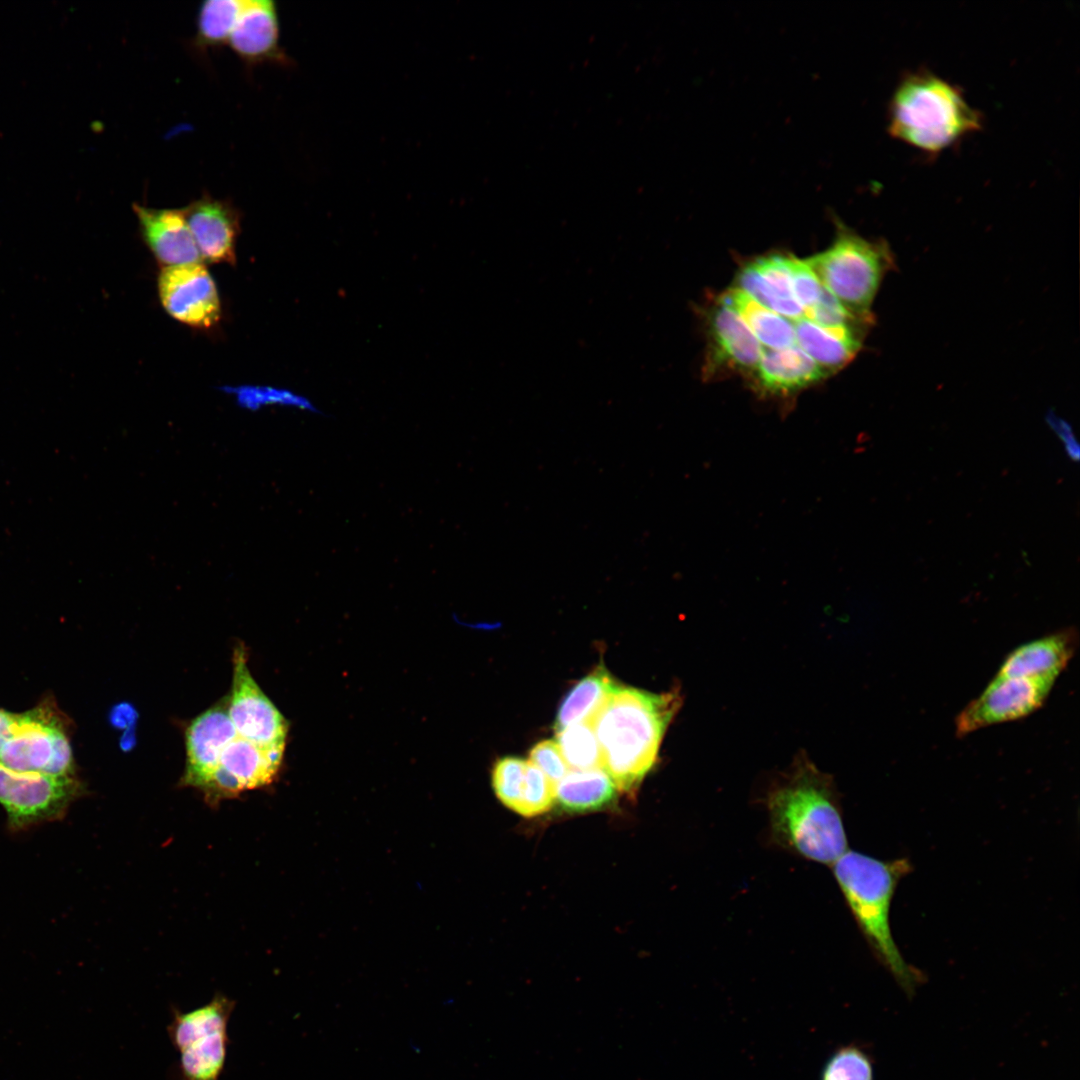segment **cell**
<instances>
[{
	"instance_id": "6da1fadb",
	"label": "cell",
	"mask_w": 1080,
	"mask_h": 1080,
	"mask_svg": "<svg viewBox=\"0 0 1080 1080\" xmlns=\"http://www.w3.org/2000/svg\"><path fill=\"white\" fill-rule=\"evenodd\" d=\"M680 705L677 691L652 693L617 683L586 721L599 744L601 768L619 791L633 793L652 769Z\"/></svg>"
},
{
	"instance_id": "7a4b0ae2",
	"label": "cell",
	"mask_w": 1080,
	"mask_h": 1080,
	"mask_svg": "<svg viewBox=\"0 0 1080 1080\" xmlns=\"http://www.w3.org/2000/svg\"><path fill=\"white\" fill-rule=\"evenodd\" d=\"M770 839L813 862L832 865L847 851V837L832 778L800 759L767 795Z\"/></svg>"
},
{
	"instance_id": "8fae6325",
	"label": "cell",
	"mask_w": 1080,
	"mask_h": 1080,
	"mask_svg": "<svg viewBox=\"0 0 1080 1080\" xmlns=\"http://www.w3.org/2000/svg\"><path fill=\"white\" fill-rule=\"evenodd\" d=\"M283 753L263 750L236 735L224 748L217 770L202 792L209 803L270 784L280 768Z\"/></svg>"
},
{
	"instance_id": "4dcf8cb0",
	"label": "cell",
	"mask_w": 1080,
	"mask_h": 1080,
	"mask_svg": "<svg viewBox=\"0 0 1080 1080\" xmlns=\"http://www.w3.org/2000/svg\"><path fill=\"white\" fill-rule=\"evenodd\" d=\"M555 800V784L531 761L526 762L525 784L516 813L532 817L548 811Z\"/></svg>"
},
{
	"instance_id": "e0dca14e",
	"label": "cell",
	"mask_w": 1080,
	"mask_h": 1080,
	"mask_svg": "<svg viewBox=\"0 0 1080 1080\" xmlns=\"http://www.w3.org/2000/svg\"><path fill=\"white\" fill-rule=\"evenodd\" d=\"M140 232L164 267L200 263L201 255L181 209H156L134 203Z\"/></svg>"
},
{
	"instance_id": "d6986e66",
	"label": "cell",
	"mask_w": 1080,
	"mask_h": 1080,
	"mask_svg": "<svg viewBox=\"0 0 1080 1080\" xmlns=\"http://www.w3.org/2000/svg\"><path fill=\"white\" fill-rule=\"evenodd\" d=\"M754 374L761 392L778 396L792 395L826 376L796 344L784 349H762Z\"/></svg>"
},
{
	"instance_id": "8992f818",
	"label": "cell",
	"mask_w": 1080,
	"mask_h": 1080,
	"mask_svg": "<svg viewBox=\"0 0 1080 1080\" xmlns=\"http://www.w3.org/2000/svg\"><path fill=\"white\" fill-rule=\"evenodd\" d=\"M70 732V719L52 695L45 696L32 709L14 713L0 763L17 771L74 776Z\"/></svg>"
},
{
	"instance_id": "7c38bea8",
	"label": "cell",
	"mask_w": 1080,
	"mask_h": 1080,
	"mask_svg": "<svg viewBox=\"0 0 1080 1080\" xmlns=\"http://www.w3.org/2000/svg\"><path fill=\"white\" fill-rule=\"evenodd\" d=\"M226 698L195 718L185 732L186 766L182 784L200 789L217 770L226 745L237 735Z\"/></svg>"
},
{
	"instance_id": "52a82bcc",
	"label": "cell",
	"mask_w": 1080,
	"mask_h": 1080,
	"mask_svg": "<svg viewBox=\"0 0 1080 1080\" xmlns=\"http://www.w3.org/2000/svg\"><path fill=\"white\" fill-rule=\"evenodd\" d=\"M83 793L76 775L17 771L0 763V804L11 831L62 819Z\"/></svg>"
},
{
	"instance_id": "3957f363",
	"label": "cell",
	"mask_w": 1080,
	"mask_h": 1080,
	"mask_svg": "<svg viewBox=\"0 0 1080 1080\" xmlns=\"http://www.w3.org/2000/svg\"><path fill=\"white\" fill-rule=\"evenodd\" d=\"M887 112L889 135L931 156L983 127L982 114L961 89L928 69L902 76Z\"/></svg>"
},
{
	"instance_id": "44dd1931",
	"label": "cell",
	"mask_w": 1080,
	"mask_h": 1080,
	"mask_svg": "<svg viewBox=\"0 0 1080 1080\" xmlns=\"http://www.w3.org/2000/svg\"><path fill=\"white\" fill-rule=\"evenodd\" d=\"M720 302L735 311L758 341L770 349H784L796 344L794 325L757 303L739 288L727 290Z\"/></svg>"
},
{
	"instance_id": "30bf717a",
	"label": "cell",
	"mask_w": 1080,
	"mask_h": 1080,
	"mask_svg": "<svg viewBox=\"0 0 1080 1080\" xmlns=\"http://www.w3.org/2000/svg\"><path fill=\"white\" fill-rule=\"evenodd\" d=\"M158 291L166 312L194 328H209L221 316L216 284L202 263L163 267Z\"/></svg>"
},
{
	"instance_id": "5bb4252c",
	"label": "cell",
	"mask_w": 1080,
	"mask_h": 1080,
	"mask_svg": "<svg viewBox=\"0 0 1080 1080\" xmlns=\"http://www.w3.org/2000/svg\"><path fill=\"white\" fill-rule=\"evenodd\" d=\"M1079 646V632L1067 626L1013 649L995 675L1003 677L1058 679Z\"/></svg>"
},
{
	"instance_id": "484cf974",
	"label": "cell",
	"mask_w": 1080,
	"mask_h": 1080,
	"mask_svg": "<svg viewBox=\"0 0 1080 1080\" xmlns=\"http://www.w3.org/2000/svg\"><path fill=\"white\" fill-rule=\"evenodd\" d=\"M244 0H207L197 15L195 44L211 48L227 43L243 8Z\"/></svg>"
},
{
	"instance_id": "d4e9b609",
	"label": "cell",
	"mask_w": 1080,
	"mask_h": 1080,
	"mask_svg": "<svg viewBox=\"0 0 1080 1080\" xmlns=\"http://www.w3.org/2000/svg\"><path fill=\"white\" fill-rule=\"evenodd\" d=\"M235 1002L217 994L213 999L194 1010L182 1012L174 1009L167 1026L169 1039L178 1051L193 1039L212 1032L227 1030Z\"/></svg>"
},
{
	"instance_id": "277c9868",
	"label": "cell",
	"mask_w": 1080,
	"mask_h": 1080,
	"mask_svg": "<svg viewBox=\"0 0 1080 1080\" xmlns=\"http://www.w3.org/2000/svg\"><path fill=\"white\" fill-rule=\"evenodd\" d=\"M846 904L872 951L907 994L921 982V973L901 954L890 926V907L896 887L910 871L906 859L879 860L847 850L832 864Z\"/></svg>"
},
{
	"instance_id": "ba28073f",
	"label": "cell",
	"mask_w": 1080,
	"mask_h": 1080,
	"mask_svg": "<svg viewBox=\"0 0 1080 1080\" xmlns=\"http://www.w3.org/2000/svg\"><path fill=\"white\" fill-rule=\"evenodd\" d=\"M1057 680L995 675L957 714L955 735L963 738L983 728L1030 716L1045 704Z\"/></svg>"
},
{
	"instance_id": "5b68a950",
	"label": "cell",
	"mask_w": 1080,
	"mask_h": 1080,
	"mask_svg": "<svg viewBox=\"0 0 1080 1080\" xmlns=\"http://www.w3.org/2000/svg\"><path fill=\"white\" fill-rule=\"evenodd\" d=\"M805 261L851 315L872 324L873 300L884 276L896 264L885 240L865 239L839 223L832 245Z\"/></svg>"
},
{
	"instance_id": "e575fe53",
	"label": "cell",
	"mask_w": 1080,
	"mask_h": 1080,
	"mask_svg": "<svg viewBox=\"0 0 1080 1080\" xmlns=\"http://www.w3.org/2000/svg\"><path fill=\"white\" fill-rule=\"evenodd\" d=\"M14 713L0 708V750L5 742Z\"/></svg>"
},
{
	"instance_id": "4fadbf2b",
	"label": "cell",
	"mask_w": 1080,
	"mask_h": 1080,
	"mask_svg": "<svg viewBox=\"0 0 1080 1080\" xmlns=\"http://www.w3.org/2000/svg\"><path fill=\"white\" fill-rule=\"evenodd\" d=\"M181 210L201 258L235 264L240 214L232 203L204 194Z\"/></svg>"
},
{
	"instance_id": "4316f807",
	"label": "cell",
	"mask_w": 1080,
	"mask_h": 1080,
	"mask_svg": "<svg viewBox=\"0 0 1080 1080\" xmlns=\"http://www.w3.org/2000/svg\"><path fill=\"white\" fill-rule=\"evenodd\" d=\"M557 733V745L569 768L589 770L601 768L600 748L588 722H579Z\"/></svg>"
},
{
	"instance_id": "603a6c76",
	"label": "cell",
	"mask_w": 1080,
	"mask_h": 1080,
	"mask_svg": "<svg viewBox=\"0 0 1080 1080\" xmlns=\"http://www.w3.org/2000/svg\"><path fill=\"white\" fill-rule=\"evenodd\" d=\"M617 684L603 664L578 681L562 700L555 720L556 732L588 721Z\"/></svg>"
},
{
	"instance_id": "d6a6232c",
	"label": "cell",
	"mask_w": 1080,
	"mask_h": 1080,
	"mask_svg": "<svg viewBox=\"0 0 1080 1080\" xmlns=\"http://www.w3.org/2000/svg\"><path fill=\"white\" fill-rule=\"evenodd\" d=\"M554 784L569 771V767L554 740H542L530 750V760Z\"/></svg>"
},
{
	"instance_id": "f1b7e54d",
	"label": "cell",
	"mask_w": 1080,
	"mask_h": 1080,
	"mask_svg": "<svg viewBox=\"0 0 1080 1080\" xmlns=\"http://www.w3.org/2000/svg\"><path fill=\"white\" fill-rule=\"evenodd\" d=\"M868 1052L853 1043L837 1048L825 1062L819 1080H873Z\"/></svg>"
},
{
	"instance_id": "836d02e7",
	"label": "cell",
	"mask_w": 1080,
	"mask_h": 1080,
	"mask_svg": "<svg viewBox=\"0 0 1080 1080\" xmlns=\"http://www.w3.org/2000/svg\"><path fill=\"white\" fill-rule=\"evenodd\" d=\"M1047 422L1051 428L1057 433L1059 438L1064 442L1067 454L1075 461L1079 459V445L1073 435L1072 428L1063 419L1057 417L1052 412H1049Z\"/></svg>"
},
{
	"instance_id": "7402d4cb",
	"label": "cell",
	"mask_w": 1080,
	"mask_h": 1080,
	"mask_svg": "<svg viewBox=\"0 0 1080 1080\" xmlns=\"http://www.w3.org/2000/svg\"><path fill=\"white\" fill-rule=\"evenodd\" d=\"M795 341L799 347L828 375L854 359L862 340L836 335L816 325L807 318H799L794 324Z\"/></svg>"
},
{
	"instance_id": "1f68e13d",
	"label": "cell",
	"mask_w": 1080,
	"mask_h": 1080,
	"mask_svg": "<svg viewBox=\"0 0 1080 1080\" xmlns=\"http://www.w3.org/2000/svg\"><path fill=\"white\" fill-rule=\"evenodd\" d=\"M790 274L793 296L803 311L814 306L821 296L823 285L807 262L790 257Z\"/></svg>"
},
{
	"instance_id": "83f0119b",
	"label": "cell",
	"mask_w": 1080,
	"mask_h": 1080,
	"mask_svg": "<svg viewBox=\"0 0 1080 1080\" xmlns=\"http://www.w3.org/2000/svg\"><path fill=\"white\" fill-rule=\"evenodd\" d=\"M222 390L232 395L240 408L249 411H258L266 406H283L306 412H319L308 398L288 389L244 385L223 387Z\"/></svg>"
},
{
	"instance_id": "f546056e",
	"label": "cell",
	"mask_w": 1080,
	"mask_h": 1080,
	"mask_svg": "<svg viewBox=\"0 0 1080 1080\" xmlns=\"http://www.w3.org/2000/svg\"><path fill=\"white\" fill-rule=\"evenodd\" d=\"M525 760L506 756L499 759L492 770V785L497 798L516 812L525 783Z\"/></svg>"
},
{
	"instance_id": "9a60e30c",
	"label": "cell",
	"mask_w": 1080,
	"mask_h": 1080,
	"mask_svg": "<svg viewBox=\"0 0 1080 1080\" xmlns=\"http://www.w3.org/2000/svg\"><path fill=\"white\" fill-rule=\"evenodd\" d=\"M279 40L280 29L275 3L270 0H244L227 42L232 51L249 64H288Z\"/></svg>"
},
{
	"instance_id": "2e32d148",
	"label": "cell",
	"mask_w": 1080,
	"mask_h": 1080,
	"mask_svg": "<svg viewBox=\"0 0 1080 1080\" xmlns=\"http://www.w3.org/2000/svg\"><path fill=\"white\" fill-rule=\"evenodd\" d=\"M708 370L755 372L762 348L741 317L721 302L709 318Z\"/></svg>"
},
{
	"instance_id": "ffe728a7",
	"label": "cell",
	"mask_w": 1080,
	"mask_h": 1080,
	"mask_svg": "<svg viewBox=\"0 0 1080 1080\" xmlns=\"http://www.w3.org/2000/svg\"><path fill=\"white\" fill-rule=\"evenodd\" d=\"M616 798V786L602 768L572 770L555 784V800L574 813L606 808Z\"/></svg>"
},
{
	"instance_id": "cb8c5ba5",
	"label": "cell",
	"mask_w": 1080,
	"mask_h": 1080,
	"mask_svg": "<svg viewBox=\"0 0 1080 1080\" xmlns=\"http://www.w3.org/2000/svg\"><path fill=\"white\" fill-rule=\"evenodd\" d=\"M229 1043L227 1030L190 1041L178 1050L177 1080H220Z\"/></svg>"
},
{
	"instance_id": "9c48e42d",
	"label": "cell",
	"mask_w": 1080,
	"mask_h": 1080,
	"mask_svg": "<svg viewBox=\"0 0 1080 1080\" xmlns=\"http://www.w3.org/2000/svg\"><path fill=\"white\" fill-rule=\"evenodd\" d=\"M228 713L239 737L263 750L284 753L288 723L252 677L242 643L233 653Z\"/></svg>"
},
{
	"instance_id": "ac0fdd59",
	"label": "cell",
	"mask_w": 1080,
	"mask_h": 1080,
	"mask_svg": "<svg viewBox=\"0 0 1080 1080\" xmlns=\"http://www.w3.org/2000/svg\"><path fill=\"white\" fill-rule=\"evenodd\" d=\"M737 282L757 303L783 317L797 320L804 315L792 292L790 257L757 258L740 270Z\"/></svg>"
}]
</instances>
